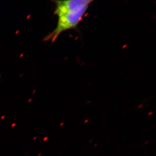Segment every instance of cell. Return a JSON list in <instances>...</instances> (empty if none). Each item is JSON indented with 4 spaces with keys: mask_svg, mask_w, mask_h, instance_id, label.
Masks as SVG:
<instances>
[{
    "mask_svg": "<svg viewBox=\"0 0 156 156\" xmlns=\"http://www.w3.org/2000/svg\"><path fill=\"white\" fill-rule=\"evenodd\" d=\"M55 6L54 15L58 17L56 28L46 35L44 41L54 43L62 32L76 30L87 14L90 5L95 0H50Z\"/></svg>",
    "mask_w": 156,
    "mask_h": 156,
    "instance_id": "6da1fadb",
    "label": "cell"
}]
</instances>
